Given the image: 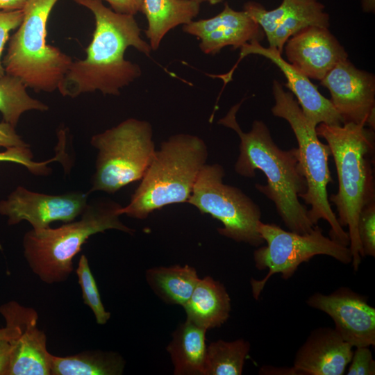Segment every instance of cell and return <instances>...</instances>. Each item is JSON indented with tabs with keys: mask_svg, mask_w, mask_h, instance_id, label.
<instances>
[{
	"mask_svg": "<svg viewBox=\"0 0 375 375\" xmlns=\"http://www.w3.org/2000/svg\"><path fill=\"white\" fill-rule=\"evenodd\" d=\"M243 10L260 26L269 47L281 53L288 40L299 31L312 26L328 28L330 25L329 15L319 0H283L271 10L258 2L248 1Z\"/></svg>",
	"mask_w": 375,
	"mask_h": 375,
	"instance_id": "obj_15",
	"label": "cell"
},
{
	"mask_svg": "<svg viewBox=\"0 0 375 375\" xmlns=\"http://www.w3.org/2000/svg\"><path fill=\"white\" fill-rule=\"evenodd\" d=\"M6 325L17 327L18 336L9 341L11 355L8 375H51L47 335L38 328V314L33 308L10 301L0 305Z\"/></svg>",
	"mask_w": 375,
	"mask_h": 375,
	"instance_id": "obj_14",
	"label": "cell"
},
{
	"mask_svg": "<svg viewBox=\"0 0 375 375\" xmlns=\"http://www.w3.org/2000/svg\"><path fill=\"white\" fill-rule=\"evenodd\" d=\"M250 347V343L242 338L211 342L206 348L203 375L242 374Z\"/></svg>",
	"mask_w": 375,
	"mask_h": 375,
	"instance_id": "obj_25",
	"label": "cell"
},
{
	"mask_svg": "<svg viewBox=\"0 0 375 375\" xmlns=\"http://www.w3.org/2000/svg\"><path fill=\"white\" fill-rule=\"evenodd\" d=\"M288 62L308 77L321 81L348 53L328 28L312 26L290 37L284 45Z\"/></svg>",
	"mask_w": 375,
	"mask_h": 375,
	"instance_id": "obj_17",
	"label": "cell"
},
{
	"mask_svg": "<svg viewBox=\"0 0 375 375\" xmlns=\"http://www.w3.org/2000/svg\"><path fill=\"white\" fill-rule=\"evenodd\" d=\"M224 176L221 165H204L187 203L221 222L223 227L217 228L220 235L260 247L265 243L257 229L260 208L240 189L224 184Z\"/></svg>",
	"mask_w": 375,
	"mask_h": 375,
	"instance_id": "obj_10",
	"label": "cell"
},
{
	"mask_svg": "<svg viewBox=\"0 0 375 375\" xmlns=\"http://www.w3.org/2000/svg\"><path fill=\"white\" fill-rule=\"evenodd\" d=\"M367 297L347 287L329 294L315 292L306 303L331 317L335 329L352 347L375 345V308Z\"/></svg>",
	"mask_w": 375,
	"mask_h": 375,
	"instance_id": "obj_13",
	"label": "cell"
},
{
	"mask_svg": "<svg viewBox=\"0 0 375 375\" xmlns=\"http://www.w3.org/2000/svg\"><path fill=\"white\" fill-rule=\"evenodd\" d=\"M72 1L92 12L95 28L85 58L72 61L58 90L71 98L97 90L118 96L142 74L139 65L125 59L126 50L132 47L149 56L152 49L134 15L115 12L101 0Z\"/></svg>",
	"mask_w": 375,
	"mask_h": 375,
	"instance_id": "obj_1",
	"label": "cell"
},
{
	"mask_svg": "<svg viewBox=\"0 0 375 375\" xmlns=\"http://www.w3.org/2000/svg\"><path fill=\"white\" fill-rule=\"evenodd\" d=\"M257 229L267 245L254 251L255 267L259 270H269L262 279L251 280L252 294L256 299L272 276L281 274L283 279H289L301 263L315 256H328L343 264L352 262L349 247L325 236L317 224L310 232L303 234L287 231L279 226L261 221L258 222Z\"/></svg>",
	"mask_w": 375,
	"mask_h": 375,
	"instance_id": "obj_9",
	"label": "cell"
},
{
	"mask_svg": "<svg viewBox=\"0 0 375 375\" xmlns=\"http://www.w3.org/2000/svg\"><path fill=\"white\" fill-rule=\"evenodd\" d=\"M358 234L364 256H375V202L365 206L358 220Z\"/></svg>",
	"mask_w": 375,
	"mask_h": 375,
	"instance_id": "obj_29",
	"label": "cell"
},
{
	"mask_svg": "<svg viewBox=\"0 0 375 375\" xmlns=\"http://www.w3.org/2000/svg\"><path fill=\"white\" fill-rule=\"evenodd\" d=\"M362 5L366 8H372L375 6V0H362Z\"/></svg>",
	"mask_w": 375,
	"mask_h": 375,
	"instance_id": "obj_39",
	"label": "cell"
},
{
	"mask_svg": "<svg viewBox=\"0 0 375 375\" xmlns=\"http://www.w3.org/2000/svg\"><path fill=\"white\" fill-rule=\"evenodd\" d=\"M106 1L115 12L135 15L141 11L142 0H101Z\"/></svg>",
	"mask_w": 375,
	"mask_h": 375,
	"instance_id": "obj_33",
	"label": "cell"
},
{
	"mask_svg": "<svg viewBox=\"0 0 375 375\" xmlns=\"http://www.w3.org/2000/svg\"><path fill=\"white\" fill-rule=\"evenodd\" d=\"M19 335L17 327L6 325L4 328H0V340H12Z\"/></svg>",
	"mask_w": 375,
	"mask_h": 375,
	"instance_id": "obj_37",
	"label": "cell"
},
{
	"mask_svg": "<svg viewBox=\"0 0 375 375\" xmlns=\"http://www.w3.org/2000/svg\"><path fill=\"white\" fill-rule=\"evenodd\" d=\"M48 110L47 104L27 93L26 86L19 78L6 74L0 78V112L3 122L15 127L24 112Z\"/></svg>",
	"mask_w": 375,
	"mask_h": 375,
	"instance_id": "obj_26",
	"label": "cell"
},
{
	"mask_svg": "<svg viewBox=\"0 0 375 375\" xmlns=\"http://www.w3.org/2000/svg\"><path fill=\"white\" fill-rule=\"evenodd\" d=\"M199 3H208L210 5H216V4H218L221 2H222L224 0H193Z\"/></svg>",
	"mask_w": 375,
	"mask_h": 375,
	"instance_id": "obj_38",
	"label": "cell"
},
{
	"mask_svg": "<svg viewBox=\"0 0 375 375\" xmlns=\"http://www.w3.org/2000/svg\"><path fill=\"white\" fill-rule=\"evenodd\" d=\"M349 363L347 375L375 374V360L369 347H356Z\"/></svg>",
	"mask_w": 375,
	"mask_h": 375,
	"instance_id": "obj_31",
	"label": "cell"
},
{
	"mask_svg": "<svg viewBox=\"0 0 375 375\" xmlns=\"http://www.w3.org/2000/svg\"><path fill=\"white\" fill-rule=\"evenodd\" d=\"M201 4L193 0H142L141 11L146 17L144 31L152 50H157L166 34L197 17Z\"/></svg>",
	"mask_w": 375,
	"mask_h": 375,
	"instance_id": "obj_21",
	"label": "cell"
},
{
	"mask_svg": "<svg viewBox=\"0 0 375 375\" xmlns=\"http://www.w3.org/2000/svg\"><path fill=\"white\" fill-rule=\"evenodd\" d=\"M208 149L198 136L179 133L162 142L121 215L144 219L165 206L187 203L206 163Z\"/></svg>",
	"mask_w": 375,
	"mask_h": 375,
	"instance_id": "obj_5",
	"label": "cell"
},
{
	"mask_svg": "<svg viewBox=\"0 0 375 375\" xmlns=\"http://www.w3.org/2000/svg\"><path fill=\"white\" fill-rule=\"evenodd\" d=\"M15 128L6 122H0V147L5 149L10 147H30L16 133Z\"/></svg>",
	"mask_w": 375,
	"mask_h": 375,
	"instance_id": "obj_32",
	"label": "cell"
},
{
	"mask_svg": "<svg viewBox=\"0 0 375 375\" xmlns=\"http://www.w3.org/2000/svg\"><path fill=\"white\" fill-rule=\"evenodd\" d=\"M262 56L272 61L284 74L285 84L297 98L303 113L313 126L321 124L342 125V119L335 109L330 99L323 96L310 78L296 69L283 58L281 53L272 47H265L259 42L253 41L240 48L238 61L248 55Z\"/></svg>",
	"mask_w": 375,
	"mask_h": 375,
	"instance_id": "obj_18",
	"label": "cell"
},
{
	"mask_svg": "<svg viewBox=\"0 0 375 375\" xmlns=\"http://www.w3.org/2000/svg\"><path fill=\"white\" fill-rule=\"evenodd\" d=\"M148 285L168 304L183 306L189 300L199 279L194 267L175 265L155 267L146 272Z\"/></svg>",
	"mask_w": 375,
	"mask_h": 375,
	"instance_id": "obj_24",
	"label": "cell"
},
{
	"mask_svg": "<svg viewBox=\"0 0 375 375\" xmlns=\"http://www.w3.org/2000/svg\"><path fill=\"white\" fill-rule=\"evenodd\" d=\"M272 93L273 115L289 123L298 143L299 163L307 184L306 191L299 198L310 206L308 218L313 225L320 219L326 220L331 226L330 238L349 247L348 233L338 222L328 198L327 186L333 183L328 167L330 147L319 140L316 126L308 122L294 95L276 80L272 83Z\"/></svg>",
	"mask_w": 375,
	"mask_h": 375,
	"instance_id": "obj_7",
	"label": "cell"
},
{
	"mask_svg": "<svg viewBox=\"0 0 375 375\" xmlns=\"http://www.w3.org/2000/svg\"><path fill=\"white\" fill-rule=\"evenodd\" d=\"M152 138L151 124L135 118L92 136L90 144L98 152L88 193L114 194L141 180L156 151Z\"/></svg>",
	"mask_w": 375,
	"mask_h": 375,
	"instance_id": "obj_8",
	"label": "cell"
},
{
	"mask_svg": "<svg viewBox=\"0 0 375 375\" xmlns=\"http://www.w3.org/2000/svg\"><path fill=\"white\" fill-rule=\"evenodd\" d=\"M122 207L108 198L97 199L88 203L77 220L58 228H31L22 239L28 267L46 284L66 281L74 272V257L92 235L110 229L134 233V229L119 219Z\"/></svg>",
	"mask_w": 375,
	"mask_h": 375,
	"instance_id": "obj_4",
	"label": "cell"
},
{
	"mask_svg": "<svg viewBox=\"0 0 375 375\" xmlns=\"http://www.w3.org/2000/svg\"><path fill=\"white\" fill-rule=\"evenodd\" d=\"M58 0H26L24 17L2 61L6 74L35 92L58 90L73 60L47 42L50 13Z\"/></svg>",
	"mask_w": 375,
	"mask_h": 375,
	"instance_id": "obj_6",
	"label": "cell"
},
{
	"mask_svg": "<svg viewBox=\"0 0 375 375\" xmlns=\"http://www.w3.org/2000/svg\"><path fill=\"white\" fill-rule=\"evenodd\" d=\"M183 32L197 38L201 51L215 55L228 46L233 49L263 40L265 34L258 24L244 10L238 11L224 3V9L208 19L192 20L183 25Z\"/></svg>",
	"mask_w": 375,
	"mask_h": 375,
	"instance_id": "obj_16",
	"label": "cell"
},
{
	"mask_svg": "<svg viewBox=\"0 0 375 375\" xmlns=\"http://www.w3.org/2000/svg\"><path fill=\"white\" fill-rule=\"evenodd\" d=\"M183 307L186 320L207 331L225 323L231 309L226 288L211 276L199 278L191 297Z\"/></svg>",
	"mask_w": 375,
	"mask_h": 375,
	"instance_id": "obj_20",
	"label": "cell"
},
{
	"mask_svg": "<svg viewBox=\"0 0 375 375\" xmlns=\"http://www.w3.org/2000/svg\"><path fill=\"white\" fill-rule=\"evenodd\" d=\"M352 348L335 328L319 327L296 352L293 367L299 375H342L351 360Z\"/></svg>",
	"mask_w": 375,
	"mask_h": 375,
	"instance_id": "obj_19",
	"label": "cell"
},
{
	"mask_svg": "<svg viewBox=\"0 0 375 375\" xmlns=\"http://www.w3.org/2000/svg\"><path fill=\"white\" fill-rule=\"evenodd\" d=\"M88 196L81 191L49 194L19 185L0 201V215L7 218L8 225L26 221L33 229L46 228L54 222L75 220L87 206Z\"/></svg>",
	"mask_w": 375,
	"mask_h": 375,
	"instance_id": "obj_11",
	"label": "cell"
},
{
	"mask_svg": "<svg viewBox=\"0 0 375 375\" xmlns=\"http://www.w3.org/2000/svg\"><path fill=\"white\" fill-rule=\"evenodd\" d=\"M58 156L56 154L50 160L35 162L30 147H10L6 149L3 151H0V162H15L24 166L29 172L35 176H46L52 171L47 165L51 162L60 160Z\"/></svg>",
	"mask_w": 375,
	"mask_h": 375,
	"instance_id": "obj_28",
	"label": "cell"
},
{
	"mask_svg": "<svg viewBox=\"0 0 375 375\" xmlns=\"http://www.w3.org/2000/svg\"><path fill=\"white\" fill-rule=\"evenodd\" d=\"M76 273L82 291L83 303L92 311L98 324H106L110 319L111 314L105 309L102 303L88 259L85 254H82L79 258Z\"/></svg>",
	"mask_w": 375,
	"mask_h": 375,
	"instance_id": "obj_27",
	"label": "cell"
},
{
	"mask_svg": "<svg viewBox=\"0 0 375 375\" xmlns=\"http://www.w3.org/2000/svg\"><path fill=\"white\" fill-rule=\"evenodd\" d=\"M23 17V9L0 10V78L6 74L1 58L4 46L9 39V33L19 27L22 22Z\"/></svg>",
	"mask_w": 375,
	"mask_h": 375,
	"instance_id": "obj_30",
	"label": "cell"
},
{
	"mask_svg": "<svg viewBox=\"0 0 375 375\" xmlns=\"http://www.w3.org/2000/svg\"><path fill=\"white\" fill-rule=\"evenodd\" d=\"M26 0H0V10H22Z\"/></svg>",
	"mask_w": 375,
	"mask_h": 375,
	"instance_id": "obj_36",
	"label": "cell"
},
{
	"mask_svg": "<svg viewBox=\"0 0 375 375\" xmlns=\"http://www.w3.org/2000/svg\"><path fill=\"white\" fill-rule=\"evenodd\" d=\"M241 103L234 105L217 122L233 129L240 138L235 172L243 177L253 178L256 170L262 172L267 184H256V188L274 202L285 226L299 234L310 232L315 225L308 218L307 207L299 199L306 191L307 184L299 163L298 148H279L267 126L261 120H254L251 129L244 132L236 120Z\"/></svg>",
	"mask_w": 375,
	"mask_h": 375,
	"instance_id": "obj_2",
	"label": "cell"
},
{
	"mask_svg": "<svg viewBox=\"0 0 375 375\" xmlns=\"http://www.w3.org/2000/svg\"><path fill=\"white\" fill-rule=\"evenodd\" d=\"M259 374L262 375H299L297 371L292 366L287 367H274L263 366L259 370Z\"/></svg>",
	"mask_w": 375,
	"mask_h": 375,
	"instance_id": "obj_35",
	"label": "cell"
},
{
	"mask_svg": "<svg viewBox=\"0 0 375 375\" xmlns=\"http://www.w3.org/2000/svg\"><path fill=\"white\" fill-rule=\"evenodd\" d=\"M343 124L375 126V76L356 67L348 58L337 63L320 81Z\"/></svg>",
	"mask_w": 375,
	"mask_h": 375,
	"instance_id": "obj_12",
	"label": "cell"
},
{
	"mask_svg": "<svg viewBox=\"0 0 375 375\" xmlns=\"http://www.w3.org/2000/svg\"><path fill=\"white\" fill-rule=\"evenodd\" d=\"M126 361L118 353L87 350L78 353L57 356L51 354V375H121Z\"/></svg>",
	"mask_w": 375,
	"mask_h": 375,
	"instance_id": "obj_23",
	"label": "cell"
},
{
	"mask_svg": "<svg viewBox=\"0 0 375 375\" xmlns=\"http://www.w3.org/2000/svg\"><path fill=\"white\" fill-rule=\"evenodd\" d=\"M207 330L185 320L172 333L167 347L175 375H203Z\"/></svg>",
	"mask_w": 375,
	"mask_h": 375,
	"instance_id": "obj_22",
	"label": "cell"
},
{
	"mask_svg": "<svg viewBox=\"0 0 375 375\" xmlns=\"http://www.w3.org/2000/svg\"><path fill=\"white\" fill-rule=\"evenodd\" d=\"M316 132L326 141L335 161L338 191L331 194L328 201L336 207L340 226L348 227L351 262L357 271L365 257L358 234L359 215L365 206L375 202L374 130L351 122L321 123Z\"/></svg>",
	"mask_w": 375,
	"mask_h": 375,
	"instance_id": "obj_3",
	"label": "cell"
},
{
	"mask_svg": "<svg viewBox=\"0 0 375 375\" xmlns=\"http://www.w3.org/2000/svg\"><path fill=\"white\" fill-rule=\"evenodd\" d=\"M11 355L9 340H0V375H8Z\"/></svg>",
	"mask_w": 375,
	"mask_h": 375,
	"instance_id": "obj_34",
	"label": "cell"
}]
</instances>
